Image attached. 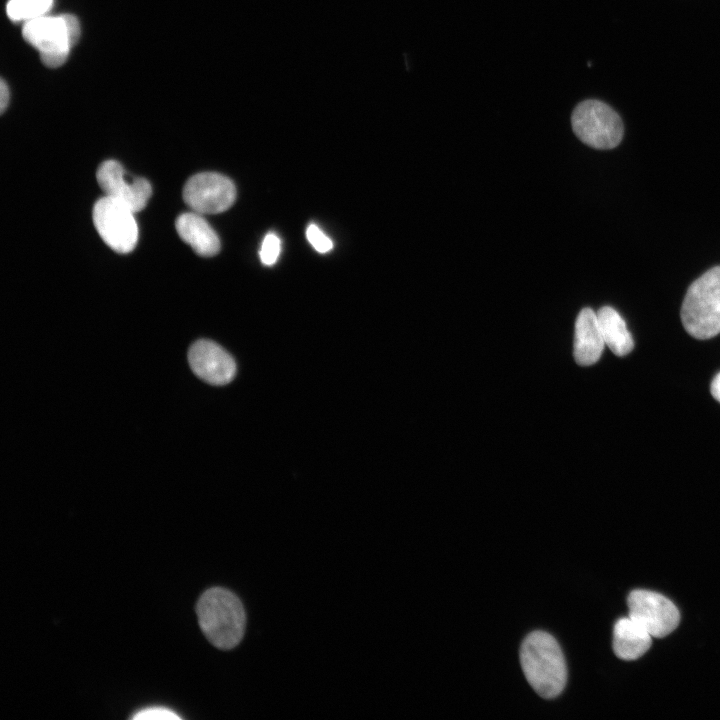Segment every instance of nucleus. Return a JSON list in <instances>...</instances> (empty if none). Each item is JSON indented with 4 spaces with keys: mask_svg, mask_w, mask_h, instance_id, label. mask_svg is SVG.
<instances>
[{
    "mask_svg": "<svg viewBox=\"0 0 720 720\" xmlns=\"http://www.w3.org/2000/svg\"><path fill=\"white\" fill-rule=\"evenodd\" d=\"M520 662L526 680L539 696L552 699L561 694L567 669L554 637L543 631L530 633L521 645Z\"/></svg>",
    "mask_w": 720,
    "mask_h": 720,
    "instance_id": "nucleus-2",
    "label": "nucleus"
},
{
    "mask_svg": "<svg viewBox=\"0 0 720 720\" xmlns=\"http://www.w3.org/2000/svg\"><path fill=\"white\" fill-rule=\"evenodd\" d=\"M306 237L313 248L319 253H327L333 248L332 240L313 223L307 227Z\"/></svg>",
    "mask_w": 720,
    "mask_h": 720,
    "instance_id": "nucleus-17",
    "label": "nucleus"
},
{
    "mask_svg": "<svg viewBox=\"0 0 720 720\" xmlns=\"http://www.w3.org/2000/svg\"><path fill=\"white\" fill-rule=\"evenodd\" d=\"M196 613L201 630L215 647L229 650L242 640L246 613L241 600L230 590H206L197 602Z\"/></svg>",
    "mask_w": 720,
    "mask_h": 720,
    "instance_id": "nucleus-1",
    "label": "nucleus"
},
{
    "mask_svg": "<svg viewBox=\"0 0 720 720\" xmlns=\"http://www.w3.org/2000/svg\"><path fill=\"white\" fill-rule=\"evenodd\" d=\"M9 103V88L6 82L2 79L0 83V111L3 113Z\"/></svg>",
    "mask_w": 720,
    "mask_h": 720,
    "instance_id": "nucleus-19",
    "label": "nucleus"
},
{
    "mask_svg": "<svg viewBox=\"0 0 720 720\" xmlns=\"http://www.w3.org/2000/svg\"><path fill=\"white\" fill-rule=\"evenodd\" d=\"M575 135L595 149H612L623 137L620 116L607 104L595 99L579 103L571 115Z\"/></svg>",
    "mask_w": 720,
    "mask_h": 720,
    "instance_id": "nucleus-5",
    "label": "nucleus"
},
{
    "mask_svg": "<svg viewBox=\"0 0 720 720\" xmlns=\"http://www.w3.org/2000/svg\"><path fill=\"white\" fill-rule=\"evenodd\" d=\"M126 176L122 165L115 160L101 163L96 173L105 196L123 203L136 213L146 207L152 195V187L143 177L127 179Z\"/></svg>",
    "mask_w": 720,
    "mask_h": 720,
    "instance_id": "nucleus-9",
    "label": "nucleus"
},
{
    "mask_svg": "<svg viewBox=\"0 0 720 720\" xmlns=\"http://www.w3.org/2000/svg\"><path fill=\"white\" fill-rule=\"evenodd\" d=\"M629 617L652 637L663 638L673 632L680 622L675 604L657 592L633 590L627 598Z\"/></svg>",
    "mask_w": 720,
    "mask_h": 720,
    "instance_id": "nucleus-7",
    "label": "nucleus"
},
{
    "mask_svg": "<svg viewBox=\"0 0 720 720\" xmlns=\"http://www.w3.org/2000/svg\"><path fill=\"white\" fill-rule=\"evenodd\" d=\"M596 313L605 345L617 356L630 353L634 342L621 315L610 306H603Z\"/></svg>",
    "mask_w": 720,
    "mask_h": 720,
    "instance_id": "nucleus-14",
    "label": "nucleus"
},
{
    "mask_svg": "<svg viewBox=\"0 0 720 720\" xmlns=\"http://www.w3.org/2000/svg\"><path fill=\"white\" fill-rule=\"evenodd\" d=\"M24 39L40 52L43 64L49 68L63 65L70 49L80 37V24L73 15L40 16L25 22Z\"/></svg>",
    "mask_w": 720,
    "mask_h": 720,
    "instance_id": "nucleus-4",
    "label": "nucleus"
},
{
    "mask_svg": "<svg viewBox=\"0 0 720 720\" xmlns=\"http://www.w3.org/2000/svg\"><path fill=\"white\" fill-rule=\"evenodd\" d=\"M280 251L281 241L279 237L273 232L266 234L259 251L262 263L267 266L275 264L280 255Z\"/></svg>",
    "mask_w": 720,
    "mask_h": 720,
    "instance_id": "nucleus-16",
    "label": "nucleus"
},
{
    "mask_svg": "<svg viewBox=\"0 0 720 720\" xmlns=\"http://www.w3.org/2000/svg\"><path fill=\"white\" fill-rule=\"evenodd\" d=\"M681 320L687 333L696 339L706 340L720 333V266L709 269L689 286Z\"/></svg>",
    "mask_w": 720,
    "mask_h": 720,
    "instance_id": "nucleus-3",
    "label": "nucleus"
},
{
    "mask_svg": "<svg viewBox=\"0 0 720 720\" xmlns=\"http://www.w3.org/2000/svg\"><path fill=\"white\" fill-rule=\"evenodd\" d=\"M132 718L138 719V720H154V719L168 720V719H180L181 717L174 711L170 710L169 708L162 707V706H153V707H147V708L137 711L133 715Z\"/></svg>",
    "mask_w": 720,
    "mask_h": 720,
    "instance_id": "nucleus-18",
    "label": "nucleus"
},
{
    "mask_svg": "<svg viewBox=\"0 0 720 720\" xmlns=\"http://www.w3.org/2000/svg\"><path fill=\"white\" fill-rule=\"evenodd\" d=\"M53 0H9L6 6L8 17L12 21H29L45 15Z\"/></svg>",
    "mask_w": 720,
    "mask_h": 720,
    "instance_id": "nucleus-15",
    "label": "nucleus"
},
{
    "mask_svg": "<svg viewBox=\"0 0 720 720\" xmlns=\"http://www.w3.org/2000/svg\"><path fill=\"white\" fill-rule=\"evenodd\" d=\"M710 391L712 396L720 403V373L712 380Z\"/></svg>",
    "mask_w": 720,
    "mask_h": 720,
    "instance_id": "nucleus-20",
    "label": "nucleus"
},
{
    "mask_svg": "<svg viewBox=\"0 0 720 720\" xmlns=\"http://www.w3.org/2000/svg\"><path fill=\"white\" fill-rule=\"evenodd\" d=\"M184 202L199 214H218L230 208L236 199L231 179L216 173L202 172L191 176L183 188Z\"/></svg>",
    "mask_w": 720,
    "mask_h": 720,
    "instance_id": "nucleus-8",
    "label": "nucleus"
},
{
    "mask_svg": "<svg viewBox=\"0 0 720 720\" xmlns=\"http://www.w3.org/2000/svg\"><path fill=\"white\" fill-rule=\"evenodd\" d=\"M652 636L629 616L620 618L614 625L613 650L626 661L636 660L651 647Z\"/></svg>",
    "mask_w": 720,
    "mask_h": 720,
    "instance_id": "nucleus-13",
    "label": "nucleus"
},
{
    "mask_svg": "<svg viewBox=\"0 0 720 720\" xmlns=\"http://www.w3.org/2000/svg\"><path fill=\"white\" fill-rule=\"evenodd\" d=\"M135 212L110 197L100 198L93 207L94 226L102 240L115 252L127 254L138 241Z\"/></svg>",
    "mask_w": 720,
    "mask_h": 720,
    "instance_id": "nucleus-6",
    "label": "nucleus"
},
{
    "mask_svg": "<svg viewBox=\"0 0 720 720\" xmlns=\"http://www.w3.org/2000/svg\"><path fill=\"white\" fill-rule=\"evenodd\" d=\"M605 346L597 313L591 308L582 309L575 322L574 358L581 366L596 363Z\"/></svg>",
    "mask_w": 720,
    "mask_h": 720,
    "instance_id": "nucleus-11",
    "label": "nucleus"
},
{
    "mask_svg": "<svg viewBox=\"0 0 720 720\" xmlns=\"http://www.w3.org/2000/svg\"><path fill=\"white\" fill-rule=\"evenodd\" d=\"M188 362L199 378L212 385L228 384L236 375L233 357L211 340L194 342L188 350Z\"/></svg>",
    "mask_w": 720,
    "mask_h": 720,
    "instance_id": "nucleus-10",
    "label": "nucleus"
},
{
    "mask_svg": "<svg viewBox=\"0 0 720 720\" xmlns=\"http://www.w3.org/2000/svg\"><path fill=\"white\" fill-rule=\"evenodd\" d=\"M175 227L180 238L200 256L211 257L220 251V240L214 229L197 212L179 215Z\"/></svg>",
    "mask_w": 720,
    "mask_h": 720,
    "instance_id": "nucleus-12",
    "label": "nucleus"
}]
</instances>
